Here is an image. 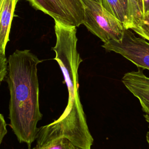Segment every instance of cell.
Returning a JSON list of instances; mask_svg holds the SVG:
<instances>
[{"label":"cell","instance_id":"cell-14","mask_svg":"<svg viewBox=\"0 0 149 149\" xmlns=\"http://www.w3.org/2000/svg\"><path fill=\"white\" fill-rule=\"evenodd\" d=\"M7 133L6 123L2 114L0 113V146L2 141Z\"/></svg>","mask_w":149,"mask_h":149},{"label":"cell","instance_id":"cell-15","mask_svg":"<svg viewBox=\"0 0 149 149\" xmlns=\"http://www.w3.org/2000/svg\"><path fill=\"white\" fill-rule=\"evenodd\" d=\"M146 139H147V141L148 144V147H149V131L146 134Z\"/></svg>","mask_w":149,"mask_h":149},{"label":"cell","instance_id":"cell-13","mask_svg":"<svg viewBox=\"0 0 149 149\" xmlns=\"http://www.w3.org/2000/svg\"><path fill=\"white\" fill-rule=\"evenodd\" d=\"M7 61L6 57L0 56V84L7 74Z\"/></svg>","mask_w":149,"mask_h":149},{"label":"cell","instance_id":"cell-11","mask_svg":"<svg viewBox=\"0 0 149 149\" xmlns=\"http://www.w3.org/2000/svg\"><path fill=\"white\" fill-rule=\"evenodd\" d=\"M129 2V5L130 6L133 16V24L134 22L139 18L141 17V15L139 11V9L137 6V4L135 0H127Z\"/></svg>","mask_w":149,"mask_h":149},{"label":"cell","instance_id":"cell-3","mask_svg":"<svg viewBox=\"0 0 149 149\" xmlns=\"http://www.w3.org/2000/svg\"><path fill=\"white\" fill-rule=\"evenodd\" d=\"M84 7L83 24L104 42L111 40L119 41L125 30L123 24L110 13L100 2L81 0Z\"/></svg>","mask_w":149,"mask_h":149},{"label":"cell","instance_id":"cell-19","mask_svg":"<svg viewBox=\"0 0 149 149\" xmlns=\"http://www.w3.org/2000/svg\"><path fill=\"white\" fill-rule=\"evenodd\" d=\"M135 1H136V0H135Z\"/></svg>","mask_w":149,"mask_h":149},{"label":"cell","instance_id":"cell-18","mask_svg":"<svg viewBox=\"0 0 149 149\" xmlns=\"http://www.w3.org/2000/svg\"><path fill=\"white\" fill-rule=\"evenodd\" d=\"M0 1H1V0H0Z\"/></svg>","mask_w":149,"mask_h":149},{"label":"cell","instance_id":"cell-6","mask_svg":"<svg viewBox=\"0 0 149 149\" xmlns=\"http://www.w3.org/2000/svg\"><path fill=\"white\" fill-rule=\"evenodd\" d=\"M122 81L126 88L139 101L144 112V117L149 123V77L143 73V69L126 73Z\"/></svg>","mask_w":149,"mask_h":149},{"label":"cell","instance_id":"cell-8","mask_svg":"<svg viewBox=\"0 0 149 149\" xmlns=\"http://www.w3.org/2000/svg\"><path fill=\"white\" fill-rule=\"evenodd\" d=\"M102 6L124 26L130 29L133 25V16L127 0H101Z\"/></svg>","mask_w":149,"mask_h":149},{"label":"cell","instance_id":"cell-9","mask_svg":"<svg viewBox=\"0 0 149 149\" xmlns=\"http://www.w3.org/2000/svg\"><path fill=\"white\" fill-rule=\"evenodd\" d=\"M140 37L149 41V13L143 15L130 29Z\"/></svg>","mask_w":149,"mask_h":149},{"label":"cell","instance_id":"cell-7","mask_svg":"<svg viewBox=\"0 0 149 149\" xmlns=\"http://www.w3.org/2000/svg\"><path fill=\"white\" fill-rule=\"evenodd\" d=\"M19 0L0 1V56L5 57V48L9 40V33L16 5Z\"/></svg>","mask_w":149,"mask_h":149},{"label":"cell","instance_id":"cell-16","mask_svg":"<svg viewBox=\"0 0 149 149\" xmlns=\"http://www.w3.org/2000/svg\"><path fill=\"white\" fill-rule=\"evenodd\" d=\"M93 1H96V2H100V3H101V0H93Z\"/></svg>","mask_w":149,"mask_h":149},{"label":"cell","instance_id":"cell-2","mask_svg":"<svg viewBox=\"0 0 149 149\" xmlns=\"http://www.w3.org/2000/svg\"><path fill=\"white\" fill-rule=\"evenodd\" d=\"M41 61L29 50H16L9 56L7 83L10 93V126L29 148L36 140L42 118L39 107L37 65Z\"/></svg>","mask_w":149,"mask_h":149},{"label":"cell","instance_id":"cell-12","mask_svg":"<svg viewBox=\"0 0 149 149\" xmlns=\"http://www.w3.org/2000/svg\"><path fill=\"white\" fill-rule=\"evenodd\" d=\"M141 15L149 13V0H136Z\"/></svg>","mask_w":149,"mask_h":149},{"label":"cell","instance_id":"cell-1","mask_svg":"<svg viewBox=\"0 0 149 149\" xmlns=\"http://www.w3.org/2000/svg\"><path fill=\"white\" fill-rule=\"evenodd\" d=\"M55 22L56 44L52 48L68 92L67 105L62 114L52 123L39 128L37 144L40 149L59 137L68 139L80 149H91L93 138L88 129L79 93L78 69L83 61L77 49V29Z\"/></svg>","mask_w":149,"mask_h":149},{"label":"cell","instance_id":"cell-10","mask_svg":"<svg viewBox=\"0 0 149 149\" xmlns=\"http://www.w3.org/2000/svg\"><path fill=\"white\" fill-rule=\"evenodd\" d=\"M73 147L68 139L59 137L48 143L40 149H73Z\"/></svg>","mask_w":149,"mask_h":149},{"label":"cell","instance_id":"cell-4","mask_svg":"<svg viewBox=\"0 0 149 149\" xmlns=\"http://www.w3.org/2000/svg\"><path fill=\"white\" fill-rule=\"evenodd\" d=\"M37 10L52 17L55 22L68 26L83 24L84 7L81 0H27Z\"/></svg>","mask_w":149,"mask_h":149},{"label":"cell","instance_id":"cell-5","mask_svg":"<svg viewBox=\"0 0 149 149\" xmlns=\"http://www.w3.org/2000/svg\"><path fill=\"white\" fill-rule=\"evenodd\" d=\"M102 47L106 51L121 55L138 68L149 70V42L136 36L130 29L125 30L120 40H111Z\"/></svg>","mask_w":149,"mask_h":149},{"label":"cell","instance_id":"cell-17","mask_svg":"<svg viewBox=\"0 0 149 149\" xmlns=\"http://www.w3.org/2000/svg\"><path fill=\"white\" fill-rule=\"evenodd\" d=\"M73 149H80V148H78V147H77L74 146V147H73Z\"/></svg>","mask_w":149,"mask_h":149}]
</instances>
